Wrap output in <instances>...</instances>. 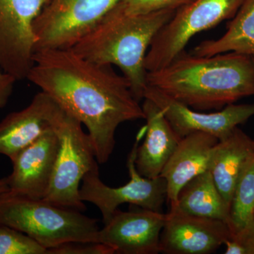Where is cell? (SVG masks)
Masks as SVG:
<instances>
[{"mask_svg":"<svg viewBox=\"0 0 254 254\" xmlns=\"http://www.w3.org/2000/svg\"><path fill=\"white\" fill-rule=\"evenodd\" d=\"M194 0H121L118 3L127 13L143 14L161 10H177Z\"/></svg>","mask_w":254,"mask_h":254,"instance_id":"22","label":"cell"},{"mask_svg":"<svg viewBox=\"0 0 254 254\" xmlns=\"http://www.w3.org/2000/svg\"><path fill=\"white\" fill-rule=\"evenodd\" d=\"M145 133L144 126L137 133L136 141L127 159L130 180L126 185L117 188L105 185L100 180L98 166L88 172L82 180L80 198L82 201L90 202L98 207L104 224L123 203L161 212L164 202L167 199L166 180L161 176L154 179L143 177L137 171L135 165L137 149Z\"/></svg>","mask_w":254,"mask_h":254,"instance_id":"7","label":"cell"},{"mask_svg":"<svg viewBox=\"0 0 254 254\" xmlns=\"http://www.w3.org/2000/svg\"><path fill=\"white\" fill-rule=\"evenodd\" d=\"M146 120L144 141L137 149L135 165L142 176H160L181 138L177 134L163 112L147 98L142 105Z\"/></svg>","mask_w":254,"mask_h":254,"instance_id":"16","label":"cell"},{"mask_svg":"<svg viewBox=\"0 0 254 254\" xmlns=\"http://www.w3.org/2000/svg\"><path fill=\"white\" fill-rule=\"evenodd\" d=\"M238 240L245 247L247 254H254V227L246 232L238 238H232Z\"/></svg>","mask_w":254,"mask_h":254,"instance_id":"25","label":"cell"},{"mask_svg":"<svg viewBox=\"0 0 254 254\" xmlns=\"http://www.w3.org/2000/svg\"><path fill=\"white\" fill-rule=\"evenodd\" d=\"M254 155V140L236 127L214 147L209 171L229 208L241 174Z\"/></svg>","mask_w":254,"mask_h":254,"instance_id":"17","label":"cell"},{"mask_svg":"<svg viewBox=\"0 0 254 254\" xmlns=\"http://www.w3.org/2000/svg\"><path fill=\"white\" fill-rule=\"evenodd\" d=\"M0 254H48V250L26 234L0 225Z\"/></svg>","mask_w":254,"mask_h":254,"instance_id":"21","label":"cell"},{"mask_svg":"<svg viewBox=\"0 0 254 254\" xmlns=\"http://www.w3.org/2000/svg\"><path fill=\"white\" fill-rule=\"evenodd\" d=\"M228 226L232 238H238L254 227V155L237 182L230 204Z\"/></svg>","mask_w":254,"mask_h":254,"instance_id":"20","label":"cell"},{"mask_svg":"<svg viewBox=\"0 0 254 254\" xmlns=\"http://www.w3.org/2000/svg\"><path fill=\"white\" fill-rule=\"evenodd\" d=\"M167 214L148 209L122 211L117 209L113 216L100 229L98 243L111 247L115 254L160 253V235Z\"/></svg>","mask_w":254,"mask_h":254,"instance_id":"11","label":"cell"},{"mask_svg":"<svg viewBox=\"0 0 254 254\" xmlns=\"http://www.w3.org/2000/svg\"><path fill=\"white\" fill-rule=\"evenodd\" d=\"M33 60L26 79L85 125L97 161L107 163L118 127L145 118L129 82L111 65L84 59L71 48L39 50Z\"/></svg>","mask_w":254,"mask_h":254,"instance_id":"1","label":"cell"},{"mask_svg":"<svg viewBox=\"0 0 254 254\" xmlns=\"http://www.w3.org/2000/svg\"><path fill=\"white\" fill-rule=\"evenodd\" d=\"M0 225L26 234L46 248L71 242H97L98 220L81 211L8 190L0 194Z\"/></svg>","mask_w":254,"mask_h":254,"instance_id":"4","label":"cell"},{"mask_svg":"<svg viewBox=\"0 0 254 254\" xmlns=\"http://www.w3.org/2000/svg\"><path fill=\"white\" fill-rule=\"evenodd\" d=\"M60 109L44 92L37 93L24 109L0 122V154L12 160L53 126Z\"/></svg>","mask_w":254,"mask_h":254,"instance_id":"14","label":"cell"},{"mask_svg":"<svg viewBox=\"0 0 254 254\" xmlns=\"http://www.w3.org/2000/svg\"><path fill=\"white\" fill-rule=\"evenodd\" d=\"M175 11L131 14L118 4L71 49L93 63L120 68L129 82L133 96L140 102L147 87V52L155 35Z\"/></svg>","mask_w":254,"mask_h":254,"instance_id":"3","label":"cell"},{"mask_svg":"<svg viewBox=\"0 0 254 254\" xmlns=\"http://www.w3.org/2000/svg\"><path fill=\"white\" fill-rule=\"evenodd\" d=\"M48 0H0V67L17 81L33 64V24Z\"/></svg>","mask_w":254,"mask_h":254,"instance_id":"9","label":"cell"},{"mask_svg":"<svg viewBox=\"0 0 254 254\" xmlns=\"http://www.w3.org/2000/svg\"><path fill=\"white\" fill-rule=\"evenodd\" d=\"M53 127L59 138V150L49 190L43 199L84 211L86 206L79 197L80 184L88 172L98 166L91 138L83 131L82 124L61 108Z\"/></svg>","mask_w":254,"mask_h":254,"instance_id":"5","label":"cell"},{"mask_svg":"<svg viewBox=\"0 0 254 254\" xmlns=\"http://www.w3.org/2000/svg\"><path fill=\"white\" fill-rule=\"evenodd\" d=\"M8 190H9L8 177L0 179V194Z\"/></svg>","mask_w":254,"mask_h":254,"instance_id":"27","label":"cell"},{"mask_svg":"<svg viewBox=\"0 0 254 254\" xmlns=\"http://www.w3.org/2000/svg\"><path fill=\"white\" fill-rule=\"evenodd\" d=\"M245 0H194L179 8L157 33L145 59L147 71L165 67L200 32L233 18Z\"/></svg>","mask_w":254,"mask_h":254,"instance_id":"6","label":"cell"},{"mask_svg":"<svg viewBox=\"0 0 254 254\" xmlns=\"http://www.w3.org/2000/svg\"><path fill=\"white\" fill-rule=\"evenodd\" d=\"M170 208L189 215L222 220L228 225L230 208L209 170L187 182L179 192L176 204Z\"/></svg>","mask_w":254,"mask_h":254,"instance_id":"18","label":"cell"},{"mask_svg":"<svg viewBox=\"0 0 254 254\" xmlns=\"http://www.w3.org/2000/svg\"><path fill=\"white\" fill-rule=\"evenodd\" d=\"M59 138L53 126L14 159L10 191L32 198H44L54 172Z\"/></svg>","mask_w":254,"mask_h":254,"instance_id":"13","label":"cell"},{"mask_svg":"<svg viewBox=\"0 0 254 254\" xmlns=\"http://www.w3.org/2000/svg\"><path fill=\"white\" fill-rule=\"evenodd\" d=\"M121 0H48L33 24L35 52L68 49Z\"/></svg>","mask_w":254,"mask_h":254,"instance_id":"8","label":"cell"},{"mask_svg":"<svg viewBox=\"0 0 254 254\" xmlns=\"http://www.w3.org/2000/svg\"><path fill=\"white\" fill-rule=\"evenodd\" d=\"M144 98L160 108L180 138L195 132H203L220 141L254 116V103H233L215 113H199L149 86L145 88Z\"/></svg>","mask_w":254,"mask_h":254,"instance_id":"10","label":"cell"},{"mask_svg":"<svg viewBox=\"0 0 254 254\" xmlns=\"http://www.w3.org/2000/svg\"><path fill=\"white\" fill-rule=\"evenodd\" d=\"M226 246L225 254H247L245 247L244 245L235 239H229L224 244Z\"/></svg>","mask_w":254,"mask_h":254,"instance_id":"26","label":"cell"},{"mask_svg":"<svg viewBox=\"0 0 254 254\" xmlns=\"http://www.w3.org/2000/svg\"><path fill=\"white\" fill-rule=\"evenodd\" d=\"M230 52L254 58V0L243 1L223 36L202 42L191 54L208 57Z\"/></svg>","mask_w":254,"mask_h":254,"instance_id":"19","label":"cell"},{"mask_svg":"<svg viewBox=\"0 0 254 254\" xmlns=\"http://www.w3.org/2000/svg\"><path fill=\"white\" fill-rule=\"evenodd\" d=\"M16 81L14 76L0 67V110L7 104Z\"/></svg>","mask_w":254,"mask_h":254,"instance_id":"24","label":"cell"},{"mask_svg":"<svg viewBox=\"0 0 254 254\" xmlns=\"http://www.w3.org/2000/svg\"><path fill=\"white\" fill-rule=\"evenodd\" d=\"M146 82L192 109L220 110L254 95V58L233 52L199 57L185 50L165 67L147 71Z\"/></svg>","mask_w":254,"mask_h":254,"instance_id":"2","label":"cell"},{"mask_svg":"<svg viewBox=\"0 0 254 254\" xmlns=\"http://www.w3.org/2000/svg\"><path fill=\"white\" fill-rule=\"evenodd\" d=\"M231 238L232 232L225 222L170 208L160 235V253L211 254Z\"/></svg>","mask_w":254,"mask_h":254,"instance_id":"12","label":"cell"},{"mask_svg":"<svg viewBox=\"0 0 254 254\" xmlns=\"http://www.w3.org/2000/svg\"><path fill=\"white\" fill-rule=\"evenodd\" d=\"M48 254H114L109 246L98 242H71L48 249Z\"/></svg>","mask_w":254,"mask_h":254,"instance_id":"23","label":"cell"},{"mask_svg":"<svg viewBox=\"0 0 254 254\" xmlns=\"http://www.w3.org/2000/svg\"><path fill=\"white\" fill-rule=\"evenodd\" d=\"M218 141L203 132L181 138L160 174L167 182V199L170 205L176 204L179 192L187 182L209 170L213 148Z\"/></svg>","mask_w":254,"mask_h":254,"instance_id":"15","label":"cell"}]
</instances>
